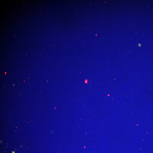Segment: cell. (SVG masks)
I'll return each mask as SVG.
<instances>
[{
  "mask_svg": "<svg viewBox=\"0 0 153 153\" xmlns=\"http://www.w3.org/2000/svg\"><path fill=\"white\" fill-rule=\"evenodd\" d=\"M138 45H139V46H141V44H138Z\"/></svg>",
  "mask_w": 153,
  "mask_h": 153,
  "instance_id": "1",
  "label": "cell"
}]
</instances>
